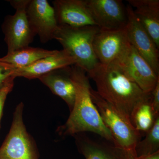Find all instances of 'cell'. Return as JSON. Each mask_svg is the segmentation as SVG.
Returning <instances> with one entry per match:
<instances>
[{"label":"cell","instance_id":"cell-22","mask_svg":"<svg viewBox=\"0 0 159 159\" xmlns=\"http://www.w3.org/2000/svg\"><path fill=\"white\" fill-rule=\"evenodd\" d=\"M150 95L152 110L156 116H159V80L154 88L151 92Z\"/></svg>","mask_w":159,"mask_h":159},{"label":"cell","instance_id":"cell-13","mask_svg":"<svg viewBox=\"0 0 159 159\" xmlns=\"http://www.w3.org/2000/svg\"><path fill=\"white\" fill-rule=\"evenodd\" d=\"M76 64V61L65 50L57 51L53 55L42 58L31 65L16 69L13 76L31 80L40 77L57 69Z\"/></svg>","mask_w":159,"mask_h":159},{"label":"cell","instance_id":"cell-18","mask_svg":"<svg viewBox=\"0 0 159 159\" xmlns=\"http://www.w3.org/2000/svg\"><path fill=\"white\" fill-rule=\"evenodd\" d=\"M158 116L152 107L150 93L134 107L129 119L133 126L143 134L152 127Z\"/></svg>","mask_w":159,"mask_h":159},{"label":"cell","instance_id":"cell-16","mask_svg":"<svg viewBox=\"0 0 159 159\" xmlns=\"http://www.w3.org/2000/svg\"><path fill=\"white\" fill-rule=\"evenodd\" d=\"M74 136L77 147L85 159H123V151L113 144L98 142L81 133Z\"/></svg>","mask_w":159,"mask_h":159},{"label":"cell","instance_id":"cell-3","mask_svg":"<svg viewBox=\"0 0 159 159\" xmlns=\"http://www.w3.org/2000/svg\"><path fill=\"white\" fill-rule=\"evenodd\" d=\"M99 29L96 26L73 27L58 25L54 39L74 57L75 65L88 74L99 63L93 48L94 38Z\"/></svg>","mask_w":159,"mask_h":159},{"label":"cell","instance_id":"cell-19","mask_svg":"<svg viewBox=\"0 0 159 159\" xmlns=\"http://www.w3.org/2000/svg\"><path fill=\"white\" fill-rule=\"evenodd\" d=\"M159 151V116L151 127L145 133V137L141 140L136 146L138 157L147 156Z\"/></svg>","mask_w":159,"mask_h":159},{"label":"cell","instance_id":"cell-20","mask_svg":"<svg viewBox=\"0 0 159 159\" xmlns=\"http://www.w3.org/2000/svg\"><path fill=\"white\" fill-rule=\"evenodd\" d=\"M16 69L11 65L0 61V89L11 77H13Z\"/></svg>","mask_w":159,"mask_h":159},{"label":"cell","instance_id":"cell-4","mask_svg":"<svg viewBox=\"0 0 159 159\" xmlns=\"http://www.w3.org/2000/svg\"><path fill=\"white\" fill-rule=\"evenodd\" d=\"M90 94L102 121L111 134L115 146L136 155V146L143 134L133 126L129 117L102 98L92 88Z\"/></svg>","mask_w":159,"mask_h":159},{"label":"cell","instance_id":"cell-5","mask_svg":"<svg viewBox=\"0 0 159 159\" xmlns=\"http://www.w3.org/2000/svg\"><path fill=\"white\" fill-rule=\"evenodd\" d=\"M24 105L19 103L9 133L0 147V159H39L37 146L23 120Z\"/></svg>","mask_w":159,"mask_h":159},{"label":"cell","instance_id":"cell-6","mask_svg":"<svg viewBox=\"0 0 159 159\" xmlns=\"http://www.w3.org/2000/svg\"><path fill=\"white\" fill-rule=\"evenodd\" d=\"M30 0L9 1L15 13L5 18L2 26L7 53L29 46L36 35L27 16V6Z\"/></svg>","mask_w":159,"mask_h":159},{"label":"cell","instance_id":"cell-12","mask_svg":"<svg viewBox=\"0 0 159 159\" xmlns=\"http://www.w3.org/2000/svg\"><path fill=\"white\" fill-rule=\"evenodd\" d=\"M52 4L58 25L73 27L97 26L84 0H55Z\"/></svg>","mask_w":159,"mask_h":159},{"label":"cell","instance_id":"cell-11","mask_svg":"<svg viewBox=\"0 0 159 159\" xmlns=\"http://www.w3.org/2000/svg\"><path fill=\"white\" fill-rule=\"evenodd\" d=\"M26 11L31 28L41 42L54 39L58 24L53 6L47 0H30Z\"/></svg>","mask_w":159,"mask_h":159},{"label":"cell","instance_id":"cell-21","mask_svg":"<svg viewBox=\"0 0 159 159\" xmlns=\"http://www.w3.org/2000/svg\"><path fill=\"white\" fill-rule=\"evenodd\" d=\"M14 77H12L0 89V128L2 116L3 108L6 98L9 93L12 91L14 85Z\"/></svg>","mask_w":159,"mask_h":159},{"label":"cell","instance_id":"cell-8","mask_svg":"<svg viewBox=\"0 0 159 159\" xmlns=\"http://www.w3.org/2000/svg\"><path fill=\"white\" fill-rule=\"evenodd\" d=\"M86 6L99 29H123L127 25V10L121 0H84Z\"/></svg>","mask_w":159,"mask_h":159},{"label":"cell","instance_id":"cell-14","mask_svg":"<svg viewBox=\"0 0 159 159\" xmlns=\"http://www.w3.org/2000/svg\"><path fill=\"white\" fill-rule=\"evenodd\" d=\"M70 72L71 66L54 70L38 79L66 103L70 111L74 107L75 99V88Z\"/></svg>","mask_w":159,"mask_h":159},{"label":"cell","instance_id":"cell-7","mask_svg":"<svg viewBox=\"0 0 159 159\" xmlns=\"http://www.w3.org/2000/svg\"><path fill=\"white\" fill-rule=\"evenodd\" d=\"M125 28L114 30L99 29L93 42L95 54L99 63L109 65L117 62L130 47Z\"/></svg>","mask_w":159,"mask_h":159},{"label":"cell","instance_id":"cell-2","mask_svg":"<svg viewBox=\"0 0 159 159\" xmlns=\"http://www.w3.org/2000/svg\"><path fill=\"white\" fill-rule=\"evenodd\" d=\"M88 74L95 81L99 96L129 118L137 103L149 94L129 79L116 63H99Z\"/></svg>","mask_w":159,"mask_h":159},{"label":"cell","instance_id":"cell-9","mask_svg":"<svg viewBox=\"0 0 159 159\" xmlns=\"http://www.w3.org/2000/svg\"><path fill=\"white\" fill-rule=\"evenodd\" d=\"M114 63L145 93H150L159 80V75L131 45L125 55Z\"/></svg>","mask_w":159,"mask_h":159},{"label":"cell","instance_id":"cell-17","mask_svg":"<svg viewBox=\"0 0 159 159\" xmlns=\"http://www.w3.org/2000/svg\"><path fill=\"white\" fill-rule=\"evenodd\" d=\"M57 50H48L29 47L7 53L0 61L9 64L16 69L25 67L37 61L53 55Z\"/></svg>","mask_w":159,"mask_h":159},{"label":"cell","instance_id":"cell-15","mask_svg":"<svg viewBox=\"0 0 159 159\" xmlns=\"http://www.w3.org/2000/svg\"><path fill=\"white\" fill-rule=\"evenodd\" d=\"M141 25L159 48V0H128Z\"/></svg>","mask_w":159,"mask_h":159},{"label":"cell","instance_id":"cell-23","mask_svg":"<svg viewBox=\"0 0 159 159\" xmlns=\"http://www.w3.org/2000/svg\"><path fill=\"white\" fill-rule=\"evenodd\" d=\"M123 159H159V151L147 156L138 157L134 154L123 151Z\"/></svg>","mask_w":159,"mask_h":159},{"label":"cell","instance_id":"cell-1","mask_svg":"<svg viewBox=\"0 0 159 159\" xmlns=\"http://www.w3.org/2000/svg\"><path fill=\"white\" fill-rule=\"evenodd\" d=\"M71 77L75 88L74 107L65 123L58 127L60 135L74 136L85 132L99 135L114 145L110 131L102 121L90 94L91 88L86 72L79 66H71Z\"/></svg>","mask_w":159,"mask_h":159},{"label":"cell","instance_id":"cell-10","mask_svg":"<svg viewBox=\"0 0 159 159\" xmlns=\"http://www.w3.org/2000/svg\"><path fill=\"white\" fill-rule=\"evenodd\" d=\"M127 20L125 29L130 44L159 75V49L141 25L129 5L126 6Z\"/></svg>","mask_w":159,"mask_h":159}]
</instances>
